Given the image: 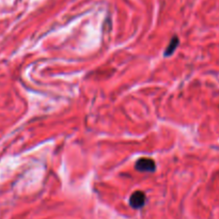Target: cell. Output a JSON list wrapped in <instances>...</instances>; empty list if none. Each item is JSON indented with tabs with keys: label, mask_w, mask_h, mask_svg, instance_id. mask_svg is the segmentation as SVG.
Returning <instances> with one entry per match:
<instances>
[{
	"label": "cell",
	"mask_w": 219,
	"mask_h": 219,
	"mask_svg": "<svg viewBox=\"0 0 219 219\" xmlns=\"http://www.w3.org/2000/svg\"><path fill=\"white\" fill-rule=\"evenodd\" d=\"M135 169L139 172H154L156 169V164L153 159L142 157L136 161Z\"/></svg>",
	"instance_id": "1"
},
{
	"label": "cell",
	"mask_w": 219,
	"mask_h": 219,
	"mask_svg": "<svg viewBox=\"0 0 219 219\" xmlns=\"http://www.w3.org/2000/svg\"><path fill=\"white\" fill-rule=\"evenodd\" d=\"M146 201V194L140 191V190H137V191L131 194L130 198H129V205H130L133 208L139 209L144 206Z\"/></svg>",
	"instance_id": "2"
},
{
	"label": "cell",
	"mask_w": 219,
	"mask_h": 219,
	"mask_svg": "<svg viewBox=\"0 0 219 219\" xmlns=\"http://www.w3.org/2000/svg\"><path fill=\"white\" fill-rule=\"evenodd\" d=\"M178 44H180V40H178V37H173L172 39L170 40V43L168 44V46H167V48H166L165 50V56L168 57V56H171V55L174 52V50L176 49V47L178 46Z\"/></svg>",
	"instance_id": "3"
}]
</instances>
